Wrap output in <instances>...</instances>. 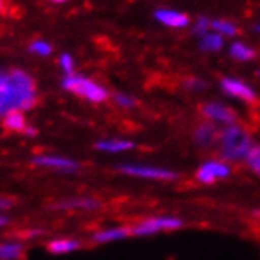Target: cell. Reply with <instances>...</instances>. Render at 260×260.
<instances>
[{"label":"cell","instance_id":"obj_30","mask_svg":"<svg viewBox=\"0 0 260 260\" xmlns=\"http://www.w3.org/2000/svg\"><path fill=\"white\" fill-rule=\"evenodd\" d=\"M254 30L260 34V24H255V25H254Z\"/></svg>","mask_w":260,"mask_h":260},{"label":"cell","instance_id":"obj_3","mask_svg":"<svg viewBox=\"0 0 260 260\" xmlns=\"http://www.w3.org/2000/svg\"><path fill=\"white\" fill-rule=\"evenodd\" d=\"M183 225H185V221L177 216H151L131 225V235L139 238L153 237L156 234L175 232Z\"/></svg>","mask_w":260,"mask_h":260},{"label":"cell","instance_id":"obj_26","mask_svg":"<svg viewBox=\"0 0 260 260\" xmlns=\"http://www.w3.org/2000/svg\"><path fill=\"white\" fill-rule=\"evenodd\" d=\"M205 85H207V84H205L204 81H201V79H188V81L185 82V87L189 88V90H192V91L204 90Z\"/></svg>","mask_w":260,"mask_h":260},{"label":"cell","instance_id":"obj_19","mask_svg":"<svg viewBox=\"0 0 260 260\" xmlns=\"http://www.w3.org/2000/svg\"><path fill=\"white\" fill-rule=\"evenodd\" d=\"M24 246L21 243H4L0 244V260H18L21 258Z\"/></svg>","mask_w":260,"mask_h":260},{"label":"cell","instance_id":"obj_13","mask_svg":"<svg viewBox=\"0 0 260 260\" xmlns=\"http://www.w3.org/2000/svg\"><path fill=\"white\" fill-rule=\"evenodd\" d=\"M136 148L134 142L128 139H104L96 144V150L103 153H111V155H117V153H125Z\"/></svg>","mask_w":260,"mask_h":260},{"label":"cell","instance_id":"obj_27","mask_svg":"<svg viewBox=\"0 0 260 260\" xmlns=\"http://www.w3.org/2000/svg\"><path fill=\"white\" fill-rule=\"evenodd\" d=\"M11 207H13V201H10V199H7V197H0V211L8 210Z\"/></svg>","mask_w":260,"mask_h":260},{"label":"cell","instance_id":"obj_5","mask_svg":"<svg viewBox=\"0 0 260 260\" xmlns=\"http://www.w3.org/2000/svg\"><path fill=\"white\" fill-rule=\"evenodd\" d=\"M121 174L134 178L151 180V181H172L177 180V172L172 169L161 166H151V164H139V162H126L118 167Z\"/></svg>","mask_w":260,"mask_h":260},{"label":"cell","instance_id":"obj_20","mask_svg":"<svg viewBox=\"0 0 260 260\" xmlns=\"http://www.w3.org/2000/svg\"><path fill=\"white\" fill-rule=\"evenodd\" d=\"M211 28L215 30V34H219L221 37H235L237 32H238V28L234 22L231 21H213L211 22Z\"/></svg>","mask_w":260,"mask_h":260},{"label":"cell","instance_id":"obj_15","mask_svg":"<svg viewBox=\"0 0 260 260\" xmlns=\"http://www.w3.org/2000/svg\"><path fill=\"white\" fill-rule=\"evenodd\" d=\"M79 248H81V243L73 238H58L48 244V249L52 254H68V252L78 251Z\"/></svg>","mask_w":260,"mask_h":260},{"label":"cell","instance_id":"obj_21","mask_svg":"<svg viewBox=\"0 0 260 260\" xmlns=\"http://www.w3.org/2000/svg\"><path fill=\"white\" fill-rule=\"evenodd\" d=\"M246 164L249 169L260 177V145H254L246 158Z\"/></svg>","mask_w":260,"mask_h":260},{"label":"cell","instance_id":"obj_12","mask_svg":"<svg viewBox=\"0 0 260 260\" xmlns=\"http://www.w3.org/2000/svg\"><path fill=\"white\" fill-rule=\"evenodd\" d=\"M218 136H219L218 126L210 123V121L197 125L194 129V141L197 145H201V147H208L213 144H218Z\"/></svg>","mask_w":260,"mask_h":260},{"label":"cell","instance_id":"obj_28","mask_svg":"<svg viewBox=\"0 0 260 260\" xmlns=\"http://www.w3.org/2000/svg\"><path fill=\"white\" fill-rule=\"evenodd\" d=\"M22 134H25V136H28V137H34V136L38 134V131H37V128H34V126H27V128L24 129Z\"/></svg>","mask_w":260,"mask_h":260},{"label":"cell","instance_id":"obj_31","mask_svg":"<svg viewBox=\"0 0 260 260\" xmlns=\"http://www.w3.org/2000/svg\"><path fill=\"white\" fill-rule=\"evenodd\" d=\"M52 2H58V4H62V2H67V0H52Z\"/></svg>","mask_w":260,"mask_h":260},{"label":"cell","instance_id":"obj_9","mask_svg":"<svg viewBox=\"0 0 260 260\" xmlns=\"http://www.w3.org/2000/svg\"><path fill=\"white\" fill-rule=\"evenodd\" d=\"M34 164L41 166V167H49V169H55L63 174H73L76 171H79V162L70 159V158H63V156H54V155H43V156H35Z\"/></svg>","mask_w":260,"mask_h":260},{"label":"cell","instance_id":"obj_8","mask_svg":"<svg viewBox=\"0 0 260 260\" xmlns=\"http://www.w3.org/2000/svg\"><path fill=\"white\" fill-rule=\"evenodd\" d=\"M221 88L225 95L241 100V101H254L255 100V91L251 85L243 82L235 78H224L221 81Z\"/></svg>","mask_w":260,"mask_h":260},{"label":"cell","instance_id":"obj_23","mask_svg":"<svg viewBox=\"0 0 260 260\" xmlns=\"http://www.w3.org/2000/svg\"><path fill=\"white\" fill-rule=\"evenodd\" d=\"M30 51L38 55H49L52 52V48L44 41H35L32 46H30Z\"/></svg>","mask_w":260,"mask_h":260},{"label":"cell","instance_id":"obj_14","mask_svg":"<svg viewBox=\"0 0 260 260\" xmlns=\"http://www.w3.org/2000/svg\"><path fill=\"white\" fill-rule=\"evenodd\" d=\"M100 207V202L91 197H76V199H68L55 205V208L60 210H84V211H93Z\"/></svg>","mask_w":260,"mask_h":260},{"label":"cell","instance_id":"obj_33","mask_svg":"<svg viewBox=\"0 0 260 260\" xmlns=\"http://www.w3.org/2000/svg\"><path fill=\"white\" fill-rule=\"evenodd\" d=\"M257 74H258V76H260V71H258V73H257Z\"/></svg>","mask_w":260,"mask_h":260},{"label":"cell","instance_id":"obj_1","mask_svg":"<svg viewBox=\"0 0 260 260\" xmlns=\"http://www.w3.org/2000/svg\"><path fill=\"white\" fill-rule=\"evenodd\" d=\"M37 103L35 82L21 70L0 73V117L32 109Z\"/></svg>","mask_w":260,"mask_h":260},{"label":"cell","instance_id":"obj_22","mask_svg":"<svg viewBox=\"0 0 260 260\" xmlns=\"http://www.w3.org/2000/svg\"><path fill=\"white\" fill-rule=\"evenodd\" d=\"M114 101L117 106H120V108H123V109H131L136 106V100L134 96L128 95V93H115L114 95Z\"/></svg>","mask_w":260,"mask_h":260},{"label":"cell","instance_id":"obj_10","mask_svg":"<svg viewBox=\"0 0 260 260\" xmlns=\"http://www.w3.org/2000/svg\"><path fill=\"white\" fill-rule=\"evenodd\" d=\"M133 237L131 235V227L126 225H115V227H108L103 229V231H98L96 234H93L91 240L98 244H108V243H115V241H121Z\"/></svg>","mask_w":260,"mask_h":260},{"label":"cell","instance_id":"obj_25","mask_svg":"<svg viewBox=\"0 0 260 260\" xmlns=\"http://www.w3.org/2000/svg\"><path fill=\"white\" fill-rule=\"evenodd\" d=\"M60 67H62L63 73L67 76H71L73 71H74V62H73V57L70 54H63L60 57Z\"/></svg>","mask_w":260,"mask_h":260},{"label":"cell","instance_id":"obj_7","mask_svg":"<svg viewBox=\"0 0 260 260\" xmlns=\"http://www.w3.org/2000/svg\"><path fill=\"white\" fill-rule=\"evenodd\" d=\"M202 115L207 118V121L213 125H222V126H229V125H235L237 121V114L229 108V106L222 104V103H205L202 106Z\"/></svg>","mask_w":260,"mask_h":260},{"label":"cell","instance_id":"obj_29","mask_svg":"<svg viewBox=\"0 0 260 260\" xmlns=\"http://www.w3.org/2000/svg\"><path fill=\"white\" fill-rule=\"evenodd\" d=\"M7 222H8V219H7L5 216H0V227H4V225H7Z\"/></svg>","mask_w":260,"mask_h":260},{"label":"cell","instance_id":"obj_6","mask_svg":"<svg viewBox=\"0 0 260 260\" xmlns=\"http://www.w3.org/2000/svg\"><path fill=\"white\" fill-rule=\"evenodd\" d=\"M231 164L222 159H208L199 166L196 171V180L202 185H215L219 180H225L231 175Z\"/></svg>","mask_w":260,"mask_h":260},{"label":"cell","instance_id":"obj_11","mask_svg":"<svg viewBox=\"0 0 260 260\" xmlns=\"http://www.w3.org/2000/svg\"><path fill=\"white\" fill-rule=\"evenodd\" d=\"M155 19L159 21L161 24L167 25V27H174V28H181V27H186L189 24V18L185 13L177 11V10H169V8L156 10Z\"/></svg>","mask_w":260,"mask_h":260},{"label":"cell","instance_id":"obj_32","mask_svg":"<svg viewBox=\"0 0 260 260\" xmlns=\"http://www.w3.org/2000/svg\"><path fill=\"white\" fill-rule=\"evenodd\" d=\"M0 10H2V0H0Z\"/></svg>","mask_w":260,"mask_h":260},{"label":"cell","instance_id":"obj_4","mask_svg":"<svg viewBox=\"0 0 260 260\" xmlns=\"http://www.w3.org/2000/svg\"><path fill=\"white\" fill-rule=\"evenodd\" d=\"M63 88L68 91H73V93L79 95L81 98H85L87 101H91V103H103L109 96L108 90L103 85L78 74L67 76L63 79Z\"/></svg>","mask_w":260,"mask_h":260},{"label":"cell","instance_id":"obj_24","mask_svg":"<svg viewBox=\"0 0 260 260\" xmlns=\"http://www.w3.org/2000/svg\"><path fill=\"white\" fill-rule=\"evenodd\" d=\"M211 27V22L207 19V18H199L197 19V22H196V25H194V34H197V35H201V37H204V35H207L208 34V28Z\"/></svg>","mask_w":260,"mask_h":260},{"label":"cell","instance_id":"obj_17","mask_svg":"<svg viewBox=\"0 0 260 260\" xmlns=\"http://www.w3.org/2000/svg\"><path fill=\"white\" fill-rule=\"evenodd\" d=\"M229 54H231V57H234L235 60H240V62H248V60H252L255 55L252 48H249V46H246L244 43H240V41H235L234 44H231Z\"/></svg>","mask_w":260,"mask_h":260},{"label":"cell","instance_id":"obj_16","mask_svg":"<svg viewBox=\"0 0 260 260\" xmlns=\"http://www.w3.org/2000/svg\"><path fill=\"white\" fill-rule=\"evenodd\" d=\"M4 126L13 133H24V129L28 125H27L25 117L22 115V112H11V114L4 117Z\"/></svg>","mask_w":260,"mask_h":260},{"label":"cell","instance_id":"obj_2","mask_svg":"<svg viewBox=\"0 0 260 260\" xmlns=\"http://www.w3.org/2000/svg\"><path fill=\"white\" fill-rule=\"evenodd\" d=\"M218 147L221 159L225 162L246 161L254 144L249 133L240 125H229L219 129Z\"/></svg>","mask_w":260,"mask_h":260},{"label":"cell","instance_id":"obj_18","mask_svg":"<svg viewBox=\"0 0 260 260\" xmlns=\"http://www.w3.org/2000/svg\"><path fill=\"white\" fill-rule=\"evenodd\" d=\"M201 49L207 52H218L224 46V38L219 34H207L201 38Z\"/></svg>","mask_w":260,"mask_h":260}]
</instances>
